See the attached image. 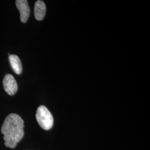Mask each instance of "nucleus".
<instances>
[{"label":"nucleus","mask_w":150,"mask_h":150,"mask_svg":"<svg viewBox=\"0 0 150 150\" xmlns=\"http://www.w3.org/2000/svg\"><path fill=\"white\" fill-rule=\"evenodd\" d=\"M24 122L17 114L11 113L6 118L2 126L1 132L4 134L5 145L15 148L24 136Z\"/></svg>","instance_id":"1"},{"label":"nucleus","mask_w":150,"mask_h":150,"mask_svg":"<svg viewBox=\"0 0 150 150\" xmlns=\"http://www.w3.org/2000/svg\"><path fill=\"white\" fill-rule=\"evenodd\" d=\"M36 117L39 125L45 130L51 129L54 125V117L51 113L45 106L38 107L36 114Z\"/></svg>","instance_id":"2"},{"label":"nucleus","mask_w":150,"mask_h":150,"mask_svg":"<svg viewBox=\"0 0 150 150\" xmlns=\"http://www.w3.org/2000/svg\"><path fill=\"white\" fill-rule=\"evenodd\" d=\"M3 85L6 92L11 96L14 95L18 90V85L14 77L10 74L5 75L3 80Z\"/></svg>","instance_id":"3"},{"label":"nucleus","mask_w":150,"mask_h":150,"mask_svg":"<svg viewBox=\"0 0 150 150\" xmlns=\"http://www.w3.org/2000/svg\"><path fill=\"white\" fill-rule=\"evenodd\" d=\"M16 5L20 13L21 21L23 23H26L30 14V9L28 4V1L26 0H17Z\"/></svg>","instance_id":"4"},{"label":"nucleus","mask_w":150,"mask_h":150,"mask_svg":"<svg viewBox=\"0 0 150 150\" xmlns=\"http://www.w3.org/2000/svg\"><path fill=\"white\" fill-rule=\"evenodd\" d=\"M46 10V7L45 2L41 0L37 1L34 7V14L36 19L38 21L42 20L45 16Z\"/></svg>","instance_id":"5"},{"label":"nucleus","mask_w":150,"mask_h":150,"mask_svg":"<svg viewBox=\"0 0 150 150\" xmlns=\"http://www.w3.org/2000/svg\"><path fill=\"white\" fill-rule=\"evenodd\" d=\"M8 59L13 71L16 74L20 75L22 71V66L20 58L15 54H10Z\"/></svg>","instance_id":"6"}]
</instances>
